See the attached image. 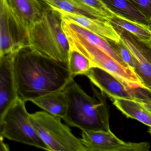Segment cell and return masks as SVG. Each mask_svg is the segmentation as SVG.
<instances>
[{"label":"cell","instance_id":"2e32d148","mask_svg":"<svg viewBox=\"0 0 151 151\" xmlns=\"http://www.w3.org/2000/svg\"><path fill=\"white\" fill-rule=\"evenodd\" d=\"M48 7L55 8L66 12L82 15L93 19L108 21L99 11L85 5L79 0H40Z\"/></svg>","mask_w":151,"mask_h":151},{"label":"cell","instance_id":"603a6c76","mask_svg":"<svg viewBox=\"0 0 151 151\" xmlns=\"http://www.w3.org/2000/svg\"><path fill=\"white\" fill-rule=\"evenodd\" d=\"M146 17L151 21V0H129Z\"/></svg>","mask_w":151,"mask_h":151},{"label":"cell","instance_id":"44dd1931","mask_svg":"<svg viewBox=\"0 0 151 151\" xmlns=\"http://www.w3.org/2000/svg\"><path fill=\"white\" fill-rule=\"evenodd\" d=\"M107 40L114 51L125 63L128 68L134 72L136 65L134 57L122 40L119 41H114L109 39H107Z\"/></svg>","mask_w":151,"mask_h":151},{"label":"cell","instance_id":"d4e9b609","mask_svg":"<svg viewBox=\"0 0 151 151\" xmlns=\"http://www.w3.org/2000/svg\"><path fill=\"white\" fill-rule=\"evenodd\" d=\"M148 26H149V28H150V30H151V21H150V22H149Z\"/></svg>","mask_w":151,"mask_h":151},{"label":"cell","instance_id":"30bf717a","mask_svg":"<svg viewBox=\"0 0 151 151\" xmlns=\"http://www.w3.org/2000/svg\"><path fill=\"white\" fill-rule=\"evenodd\" d=\"M113 25L134 57V73L144 88L151 92V42L141 40L130 32Z\"/></svg>","mask_w":151,"mask_h":151},{"label":"cell","instance_id":"7c38bea8","mask_svg":"<svg viewBox=\"0 0 151 151\" xmlns=\"http://www.w3.org/2000/svg\"><path fill=\"white\" fill-rule=\"evenodd\" d=\"M49 9L56 13L62 20L76 24L106 39L116 41H119L121 40L120 35L114 26L108 21L93 19L82 15L66 12L55 8L51 7Z\"/></svg>","mask_w":151,"mask_h":151},{"label":"cell","instance_id":"4fadbf2b","mask_svg":"<svg viewBox=\"0 0 151 151\" xmlns=\"http://www.w3.org/2000/svg\"><path fill=\"white\" fill-rule=\"evenodd\" d=\"M10 8L29 32L49 8L40 0H7Z\"/></svg>","mask_w":151,"mask_h":151},{"label":"cell","instance_id":"277c9868","mask_svg":"<svg viewBox=\"0 0 151 151\" xmlns=\"http://www.w3.org/2000/svg\"><path fill=\"white\" fill-rule=\"evenodd\" d=\"M62 26L68 40L70 49L76 50L91 62L93 67H98L114 75L130 87L144 88L141 81L129 68L119 63L109 55L89 42L74 30L68 22L62 20Z\"/></svg>","mask_w":151,"mask_h":151},{"label":"cell","instance_id":"8fae6325","mask_svg":"<svg viewBox=\"0 0 151 151\" xmlns=\"http://www.w3.org/2000/svg\"><path fill=\"white\" fill-rule=\"evenodd\" d=\"M14 54L0 56V117L18 97L13 68Z\"/></svg>","mask_w":151,"mask_h":151},{"label":"cell","instance_id":"6da1fadb","mask_svg":"<svg viewBox=\"0 0 151 151\" xmlns=\"http://www.w3.org/2000/svg\"><path fill=\"white\" fill-rule=\"evenodd\" d=\"M13 68L18 97L24 101L62 91L72 80L66 64L24 47L14 54Z\"/></svg>","mask_w":151,"mask_h":151},{"label":"cell","instance_id":"5b68a950","mask_svg":"<svg viewBox=\"0 0 151 151\" xmlns=\"http://www.w3.org/2000/svg\"><path fill=\"white\" fill-rule=\"evenodd\" d=\"M30 120L50 151H86L80 138L74 135L62 118L45 111L30 114Z\"/></svg>","mask_w":151,"mask_h":151},{"label":"cell","instance_id":"d6986e66","mask_svg":"<svg viewBox=\"0 0 151 151\" xmlns=\"http://www.w3.org/2000/svg\"><path fill=\"white\" fill-rule=\"evenodd\" d=\"M108 21L113 25L130 32L141 40L151 42V31L147 25L116 15L109 17Z\"/></svg>","mask_w":151,"mask_h":151},{"label":"cell","instance_id":"ffe728a7","mask_svg":"<svg viewBox=\"0 0 151 151\" xmlns=\"http://www.w3.org/2000/svg\"><path fill=\"white\" fill-rule=\"evenodd\" d=\"M68 67L71 78L74 79L79 75L85 76L93 65L83 55L76 50L70 49Z\"/></svg>","mask_w":151,"mask_h":151},{"label":"cell","instance_id":"8992f818","mask_svg":"<svg viewBox=\"0 0 151 151\" xmlns=\"http://www.w3.org/2000/svg\"><path fill=\"white\" fill-rule=\"evenodd\" d=\"M25 102L18 97L0 117V136L48 151L30 120Z\"/></svg>","mask_w":151,"mask_h":151},{"label":"cell","instance_id":"cb8c5ba5","mask_svg":"<svg viewBox=\"0 0 151 151\" xmlns=\"http://www.w3.org/2000/svg\"><path fill=\"white\" fill-rule=\"evenodd\" d=\"M137 100L140 101L146 107L151 111V99H141Z\"/></svg>","mask_w":151,"mask_h":151},{"label":"cell","instance_id":"ac0fdd59","mask_svg":"<svg viewBox=\"0 0 151 151\" xmlns=\"http://www.w3.org/2000/svg\"><path fill=\"white\" fill-rule=\"evenodd\" d=\"M67 22H68L69 26L72 29L78 32L79 34H81L90 43L99 47L100 49L109 55L110 56L113 57L122 65L128 68L125 63L118 56V55L111 47L106 39L105 38L96 33H93V32L85 29L83 27H81L76 24L68 22V21H67Z\"/></svg>","mask_w":151,"mask_h":151},{"label":"cell","instance_id":"e0dca14e","mask_svg":"<svg viewBox=\"0 0 151 151\" xmlns=\"http://www.w3.org/2000/svg\"><path fill=\"white\" fill-rule=\"evenodd\" d=\"M108 9L116 15L145 25L149 20L129 0H102Z\"/></svg>","mask_w":151,"mask_h":151},{"label":"cell","instance_id":"3957f363","mask_svg":"<svg viewBox=\"0 0 151 151\" xmlns=\"http://www.w3.org/2000/svg\"><path fill=\"white\" fill-rule=\"evenodd\" d=\"M61 22L59 16L49 8L42 19L29 30L28 47L68 66L70 46Z\"/></svg>","mask_w":151,"mask_h":151},{"label":"cell","instance_id":"ba28073f","mask_svg":"<svg viewBox=\"0 0 151 151\" xmlns=\"http://www.w3.org/2000/svg\"><path fill=\"white\" fill-rule=\"evenodd\" d=\"M92 84L111 100L117 99H146L150 93L143 88L130 87L124 81L106 70L92 67L85 75Z\"/></svg>","mask_w":151,"mask_h":151},{"label":"cell","instance_id":"7402d4cb","mask_svg":"<svg viewBox=\"0 0 151 151\" xmlns=\"http://www.w3.org/2000/svg\"><path fill=\"white\" fill-rule=\"evenodd\" d=\"M81 2L88 6L99 11L104 15L107 19L114 15V14L110 11L103 3L102 0H79Z\"/></svg>","mask_w":151,"mask_h":151},{"label":"cell","instance_id":"5bb4252c","mask_svg":"<svg viewBox=\"0 0 151 151\" xmlns=\"http://www.w3.org/2000/svg\"><path fill=\"white\" fill-rule=\"evenodd\" d=\"M30 101L51 114L63 119L67 115L68 103L63 90L45 94Z\"/></svg>","mask_w":151,"mask_h":151},{"label":"cell","instance_id":"9a60e30c","mask_svg":"<svg viewBox=\"0 0 151 151\" xmlns=\"http://www.w3.org/2000/svg\"><path fill=\"white\" fill-rule=\"evenodd\" d=\"M113 104L129 118L139 122L151 128V111L140 101L128 99L113 100Z\"/></svg>","mask_w":151,"mask_h":151},{"label":"cell","instance_id":"7a4b0ae2","mask_svg":"<svg viewBox=\"0 0 151 151\" xmlns=\"http://www.w3.org/2000/svg\"><path fill=\"white\" fill-rule=\"evenodd\" d=\"M93 96L88 95L72 79L63 90L68 109L63 119L68 125L81 130H109V114L104 94L91 84Z\"/></svg>","mask_w":151,"mask_h":151},{"label":"cell","instance_id":"52a82bcc","mask_svg":"<svg viewBox=\"0 0 151 151\" xmlns=\"http://www.w3.org/2000/svg\"><path fill=\"white\" fill-rule=\"evenodd\" d=\"M28 47V31L7 0H0V56L15 53Z\"/></svg>","mask_w":151,"mask_h":151},{"label":"cell","instance_id":"9c48e42d","mask_svg":"<svg viewBox=\"0 0 151 151\" xmlns=\"http://www.w3.org/2000/svg\"><path fill=\"white\" fill-rule=\"evenodd\" d=\"M80 138L86 151H148L147 142H125L109 130H82Z\"/></svg>","mask_w":151,"mask_h":151}]
</instances>
